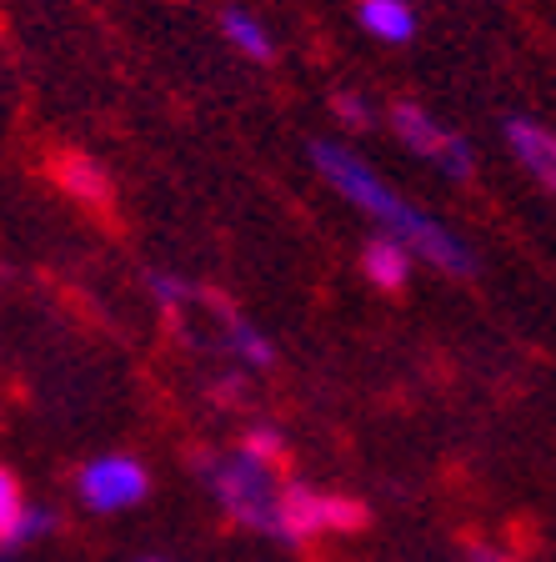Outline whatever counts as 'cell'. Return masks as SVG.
Instances as JSON below:
<instances>
[{
	"label": "cell",
	"mask_w": 556,
	"mask_h": 562,
	"mask_svg": "<svg viewBox=\"0 0 556 562\" xmlns=\"http://www.w3.org/2000/svg\"><path fill=\"white\" fill-rule=\"evenodd\" d=\"M241 452L251 457V462H261V468H286V437L281 432H271V427H251V432H246V442H241Z\"/></svg>",
	"instance_id": "cell-13"
},
{
	"label": "cell",
	"mask_w": 556,
	"mask_h": 562,
	"mask_svg": "<svg viewBox=\"0 0 556 562\" xmlns=\"http://www.w3.org/2000/svg\"><path fill=\"white\" fill-rule=\"evenodd\" d=\"M50 527H56V517H50V513H35V507H25L21 527H15V538H11V548H25V542H35V538H46Z\"/></svg>",
	"instance_id": "cell-15"
},
{
	"label": "cell",
	"mask_w": 556,
	"mask_h": 562,
	"mask_svg": "<svg viewBox=\"0 0 556 562\" xmlns=\"http://www.w3.org/2000/svg\"><path fill=\"white\" fill-rule=\"evenodd\" d=\"M366 527V507L341 492H316L306 482H286L281 487V542H306L321 532H361Z\"/></svg>",
	"instance_id": "cell-3"
},
{
	"label": "cell",
	"mask_w": 556,
	"mask_h": 562,
	"mask_svg": "<svg viewBox=\"0 0 556 562\" xmlns=\"http://www.w3.org/2000/svg\"><path fill=\"white\" fill-rule=\"evenodd\" d=\"M311 161H316V171H321L326 181H331V187L351 201V206H361L366 216H376V222L386 226V236H392V241H401L406 251H417V257H427L431 267L452 271V277H472V271H476V257L462 246V236H452L441 222L421 216L411 201L396 196L382 176L371 171L361 156H351L347 146L311 140Z\"/></svg>",
	"instance_id": "cell-1"
},
{
	"label": "cell",
	"mask_w": 556,
	"mask_h": 562,
	"mask_svg": "<svg viewBox=\"0 0 556 562\" xmlns=\"http://www.w3.org/2000/svg\"><path fill=\"white\" fill-rule=\"evenodd\" d=\"M361 25H366L371 35L392 41V46H401V41L417 35V11H411L406 0H361Z\"/></svg>",
	"instance_id": "cell-10"
},
{
	"label": "cell",
	"mask_w": 556,
	"mask_h": 562,
	"mask_svg": "<svg viewBox=\"0 0 556 562\" xmlns=\"http://www.w3.org/2000/svg\"><path fill=\"white\" fill-rule=\"evenodd\" d=\"M206 302L220 312L216 322H220V327H226V347H231L236 357H246V362H251V367H271V362H276V351H271V341L261 337V331H256L251 322H246V316L236 312L231 302H226V296H220V292H211V286H206Z\"/></svg>",
	"instance_id": "cell-8"
},
{
	"label": "cell",
	"mask_w": 556,
	"mask_h": 562,
	"mask_svg": "<svg viewBox=\"0 0 556 562\" xmlns=\"http://www.w3.org/2000/svg\"><path fill=\"white\" fill-rule=\"evenodd\" d=\"M501 136H507L511 156L556 196V131L542 126V121H532V116H507Z\"/></svg>",
	"instance_id": "cell-6"
},
{
	"label": "cell",
	"mask_w": 556,
	"mask_h": 562,
	"mask_svg": "<svg viewBox=\"0 0 556 562\" xmlns=\"http://www.w3.org/2000/svg\"><path fill=\"white\" fill-rule=\"evenodd\" d=\"M331 111H337L347 126H371V101H366V95L341 91V95H331Z\"/></svg>",
	"instance_id": "cell-14"
},
{
	"label": "cell",
	"mask_w": 556,
	"mask_h": 562,
	"mask_svg": "<svg viewBox=\"0 0 556 562\" xmlns=\"http://www.w3.org/2000/svg\"><path fill=\"white\" fill-rule=\"evenodd\" d=\"M361 271H366L382 292H401L406 281H411V251L392 236H371L366 251H361Z\"/></svg>",
	"instance_id": "cell-9"
},
{
	"label": "cell",
	"mask_w": 556,
	"mask_h": 562,
	"mask_svg": "<svg viewBox=\"0 0 556 562\" xmlns=\"http://www.w3.org/2000/svg\"><path fill=\"white\" fill-rule=\"evenodd\" d=\"M25 517V497H21V482H15L11 468H0V548H11L15 527Z\"/></svg>",
	"instance_id": "cell-12"
},
{
	"label": "cell",
	"mask_w": 556,
	"mask_h": 562,
	"mask_svg": "<svg viewBox=\"0 0 556 562\" xmlns=\"http://www.w3.org/2000/svg\"><path fill=\"white\" fill-rule=\"evenodd\" d=\"M196 472L211 492H216V503L246 522L251 532H266V538L281 542V472L276 468H261L251 462L246 452H206L196 457Z\"/></svg>",
	"instance_id": "cell-2"
},
{
	"label": "cell",
	"mask_w": 556,
	"mask_h": 562,
	"mask_svg": "<svg viewBox=\"0 0 556 562\" xmlns=\"http://www.w3.org/2000/svg\"><path fill=\"white\" fill-rule=\"evenodd\" d=\"M146 487H151V477H146V468H140L136 457H95V462L81 468V482H76V492H81V503L91 513L136 507L146 497Z\"/></svg>",
	"instance_id": "cell-5"
},
{
	"label": "cell",
	"mask_w": 556,
	"mask_h": 562,
	"mask_svg": "<svg viewBox=\"0 0 556 562\" xmlns=\"http://www.w3.org/2000/svg\"><path fill=\"white\" fill-rule=\"evenodd\" d=\"M146 562H156V558H146Z\"/></svg>",
	"instance_id": "cell-17"
},
{
	"label": "cell",
	"mask_w": 556,
	"mask_h": 562,
	"mask_svg": "<svg viewBox=\"0 0 556 562\" xmlns=\"http://www.w3.org/2000/svg\"><path fill=\"white\" fill-rule=\"evenodd\" d=\"M56 181L70 191V196L81 201V206H111V176L101 171V166L91 161V156H81V151H60L56 156Z\"/></svg>",
	"instance_id": "cell-7"
},
{
	"label": "cell",
	"mask_w": 556,
	"mask_h": 562,
	"mask_svg": "<svg viewBox=\"0 0 556 562\" xmlns=\"http://www.w3.org/2000/svg\"><path fill=\"white\" fill-rule=\"evenodd\" d=\"M392 131L417 156H427L431 166H441L446 176H456V181H466V176H472V146H466V136L446 131L436 116H427L417 101H396L392 105Z\"/></svg>",
	"instance_id": "cell-4"
},
{
	"label": "cell",
	"mask_w": 556,
	"mask_h": 562,
	"mask_svg": "<svg viewBox=\"0 0 556 562\" xmlns=\"http://www.w3.org/2000/svg\"><path fill=\"white\" fill-rule=\"evenodd\" d=\"M220 31H226V41H231L241 56H251V60H271L276 56V46H271V35H266V25L256 21V15H246V11H226L220 15Z\"/></svg>",
	"instance_id": "cell-11"
},
{
	"label": "cell",
	"mask_w": 556,
	"mask_h": 562,
	"mask_svg": "<svg viewBox=\"0 0 556 562\" xmlns=\"http://www.w3.org/2000/svg\"><path fill=\"white\" fill-rule=\"evenodd\" d=\"M466 562H507V558H501V552H491V548H481V542H476V548L466 552Z\"/></svg>",
	"instance_id": "cell-16"
}]
</instances>
